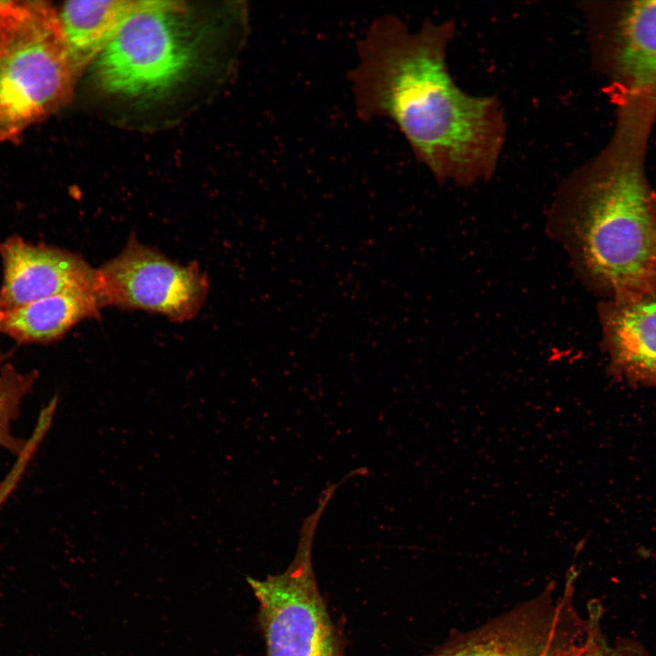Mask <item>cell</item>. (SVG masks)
Instances as JSON below:
<instances>
[{
  "label": "cell",
  "instance_id": "6da1fadb",
  "mask_svg": "<svg viewBox=\"0 0 656 656\" xmlns=\"http://www.w3.org/2000/svg\"><path fill=\"white\" fill-rule=\"evenodd\" d=\"M453 33L452 22L411 31L382 15L358 44L350 81L359 118L391 119L438 181L469 185L493 175L506 124L497 98L469 95L452 78L446 56Z\"/></svg>",
  "mask_w": 656,
  "mask_h": 656
},
{
  "label": "cell",
  "instance_id": "7a4b0ae2",
  "mask_svg": "<svg viewBox=\"0 0 656 656\" xmlns=\"http://www.w3.org/2000/svg\"><path fill=\"white\" fill-rule=\"evenodd\" d=\"M655 120L618 109L611 138L561 184L550 210L554 233L615 291L641 289L656 279V194L645 170Z\"/></svg>",
  "mask_w": 656,
  "mask_h": 656
},
{
  "label": "cell",
  "instance_id": "3957f363",
  "mask_svg": "<svg viewBox=\"0 0 656 656\" xmlns=\"http://www.w3.org/2000/svg\"><path fill=\"white\" fill-rule=\"evenodd\" d=\"M204 30L186 2L143 0L93 64L95 79L111 95L159 97L197 66Z\"/></svg>",
  "mask_w": 656,
  "mask_h": 656
},
{
  "label": "cell",
  "instance_id": "277c9868",
  "mask_svg": "<svg viewBox=\"0 0 656 656\" xmlns=\"http://www.w3.org/2000/svg\"><path fill=\"white\" fill-rule=\"evenodd\" d=\"M339 486L329 482L314 511L304 518L288 567L263 579H247L258 602L266 656H344L341 634L321 594L313 564L318 524Z\"/></svg>",
  "mask_w": 656,
  "mask_h": 656
},
{
  "label": "cell",
  "instance_id": "5b68a950",
  "mask_svg": "<svg viewBox=\"0 0 656 656\" xmlns=\"http://www.w3.org/2000/svg\"><path fill=\"white\" fill-rule=\"evenodd\" d=\"M548 587L486 624L453 637L427 656H569L599 626L600 611L581 616L574 605V575Z\"/></svg>",
  "mask_w": 656,
  "mask_h": 656
},
{
  "label": "cell",
  "instance_id": "8992f818",
  "mask_svg": "<svg viewBox=\"0 0 656 656\" xmlns=\"http://www.w3.org/2000/svg\"><path fill=\"white\" fill-rule=\"evenodd\" d=\"M76 82L54 6L0 53V144L15 140L67 104Z\"/></svg>",
  "mask_w": 656,
  "mask_h": 656
},
{
  "label": "cell",
  "instance_id": "52a82bcc",
  "mask_svg": "<svg viewBox=\"0 0 656 656\" xmlns=\"http://www.w3.org/2000/svg\"><path fill=\"white\" fill-rule=\"evenodd\" d=\"M593 68L613 101L656 103V0L582 3Z\"/></svg>",
  "mask_w": 656,
  "mask_h": 656
},
{
  "label": "cell",
  "instance_id": "ba28073f",
  "mask_svg": "<svg viewBox=\"0 0 656 656\" xmlns=\"http://www.w3.org/2000/svg\"><path fill=\"white\" fill-rule=\"evenodd\" d=\"M97 270L100 307L157 313L174 322L192 319L208 291L196 263L180 265L133 235L122 251Z\"/></svg>",
  "mask_w": 656,
  "mask_h": 656
},
{
  "label": "cell",
  "instance_id": "9c48e42d",
  "mask_svg": "<svg viewBox=\"0 0 656 656\" xmlns=\"http://www.w3.org/2000/svg\"><path fill=\"white\" fill-rule=\"evenodd\" d=\"M0 311L66 292L97 294V270L78 254L13 235L0 243Z\"/></svg>",
  "mask_w": 656,
  "mask_h": 656
},
{
  "label": "cell",
  "instance_id": "30bf717a",
  "mask_svg": "<svg viewBox=\"0 0 656 656\" xmlns=\"http://www.w3.org/2000/svg\"><path fill=\"white\" fill-rule=\"evenodd\" d=\"M143 0L68 1L57 8L64 48L77 81Z\"/></svg>",
  "mask_w": 656,
  "mask_h": 656
},
{
  "label": "cell",
  "instance_id": "8fae6325",
  "mask_svg": "<svg viewBox=\"0 0 656 656\" xmlns=\"http://www.w3.org/2000/svg\"><path fill=\"white\" fill-rule=\"evenodd\" d=\"M100 308L93 292L56 294L0 311V333L19 343H48L79 322L97 317Z\"/></svg>",
  "mask_w": 656,
  "mask_h": 656
},
{
  "label": "cell",
  "instance_id": "7c38bea8",
  "mask_svg": "<svg viewBox=\"0 0 656 656\" xmlns=\"http://www.w3.org/2000/svg\"><path fill=\"white\" fill-rule=\"evenodd\" d=\"M611 339L616 360L628 372L656 379V301L636 302L616 314Z\"/></svg>",
  "mask_w": 656,
  "mask_h": 656
},
{
  "label": "cell",
  "instance_id": "4fadbf2b",
  "mask_svg": "<svg viewBox=\"0 0 656 656\" xmlns=\"http://www.w3.org/2000/svg\"><path fill=\"white\" fill-rule=\"evenodd\" d=\"M37 373H21L0 354V448L17 457L25 449L27 439L13 436L11 425L20 413L23 399L31 392Z\"/></svg>",
  "mask_w": 656,
  "mask_h": 656
},
{
  "label": "cell",
  "instance_id": "5bb4252c",
  "mask_svg": "<svg viewBox=\"0 0 656 656\" xmlns=\"http://www.w3.org/2000/svg\"><path fill=\"white\" fill-rule=\"evenodd\" d=\"M52 7L46 1L0 0V53L33 28Z\"/></svg>",
  "mask_w": 656,
  "mask_h": 656
},
{
  "label": "cell",
  "instance_id": "9a60e30c",
  "mask_svg": "<svg viewBox=\"0 0 656 656\" xmlns=\"http://www.w3.org/2000/svg\"><path fill=\"white\" fill-rule=\"evenodd\" d=\"M569 656H646L642 651L627 643L610 645L600 627L592 631L583 644Z\"/></svg>",
  "mask_w": 656,
  "mask_h": 656
},
{
  "label": "cell",
  "instance_id": "2e32d148",
  "mask_svg": "<svg viewBox=\"0 0 656 656\" xmlns=\"http://www.w3.org/2000/svg\"><path fill=\"white\" fill-rule=\"evenodd\" d=\"M24 473L25 470L21 466L14 465L5 478L0 482V507L15 491Z\"/></svg>",
  "mask_w": 656,
  "mask_h": 656
}]
</instances>
